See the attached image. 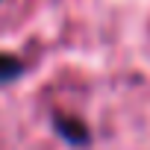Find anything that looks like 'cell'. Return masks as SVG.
Segmentation results:
<instances>
[{
  "instance_id": "1",
  "label": "cell",
  "mask_w": 150,
  "mask_h": 150,
  "mask_svg": "<svg viewBox=\"0 0 150 150\" xmlns=\"http://www.w3.org/2000/svg\"><path fill=\"white\" fill-rule=\"evenodd\" d=\"M50 129L65 141V144H71V147H77V150H83V147H88L91 144V138H94V132H91V127L80 118V115H71V112H59V109H53L50 112Z\"/></svg>"
},
{
  "instance_id": "2",
  "label": "cell",
  "mask_w": 150,
  "mask_h": 150,
  "mask_svg": "<svg viewBox=\"0 0 150 150\" xmlns=\"http://www.w3.org/2000/svg\"><path fill=\"white\" fill-rule=\"evenodd\" d=\"M27 74V65L15 53H0V86H9Z\"/></svg>"
}]
</instances>
